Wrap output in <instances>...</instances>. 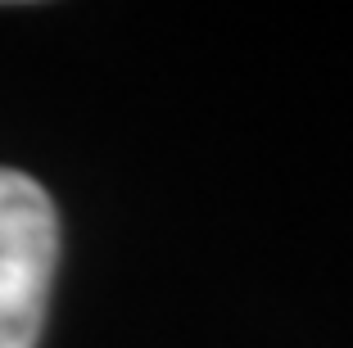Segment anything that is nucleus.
Here are the masks:
<instances>
[{
  "mask_svg": "<svg viewBox=\"0 0 353 348\" xmlns=\"http://www.w3.org/2000/svg\"><path fill=\"white\" fill-rule=\"evenodd\" d=\"M59 258V217L41 181L0 167V348H37Z\"/></svg>",
  "mask_w": 353,
  "mask_h": 348,
  "instance_id": "1",
  "label": "nucleus"
}]
</instances>
